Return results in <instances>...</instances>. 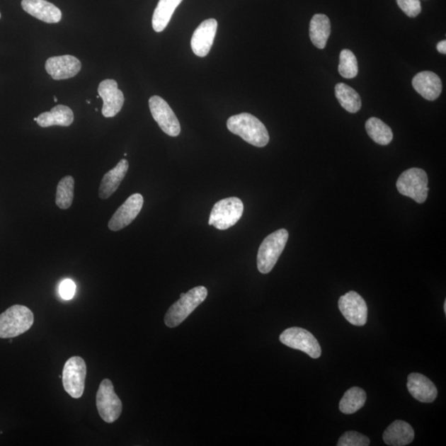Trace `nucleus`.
<instances>
[{
    "mask_svg": "<svg viewBox=\"0 0 446 446\" xmlns=\"http://www.w3.org/2000/svg\"><path fill=\"white\" fill-rule=\"evenodd\" d=\"M227 126L228 130L252 146L264 147L269 143V132L265 126L250 113H243L231 117Z\"/></svg>",
    "mask_w": 446,
    "mask_h": 446,
    "instance_id": "nucleus-1",
    "label": "nucleus"
},
{
    "mask_svg": "<svg viewBox=\"0 0 446 446\" xmlns=\"http://www.w3.org/2000/svg\"><path fill=\"white\" fill-rule=\"evenodd\" d=\"M34 315L28 307L13 305L0 314V338H13L31 328Z\"/></svg>",
    "mask_w": 446,
    "mask_h": 446,
    "instance_id": "nucleus-2",
    "label": "nucleus"
},
{
    "mask_svg": "<svg viewBox=\"0 0 446 446\" xmlns=\"http://www.w3.org/2000/svg\"><path fill=\"white\" fill-rule=\"evenodd\" d=\"M207 296L205 287L198 286L188 291L181 299L173 304L166 312L165 324L170 328L180 326Z\"/></svg>",
    "mask_w": 446,
    "mask_h": 446,
    "instance_id": "nucleus-3",
    "label": "nucleus"
},
{
    "mask_svg": "<svg viewBox=\"0 0 446 446\" xmlns=\"http://www.w3.org/2000/svg\"><path fill=\"white\" fill-rule=\"evenodd\" d=\"M287 240L289 232L280 229L271 233L262 241L257 255L258 270L262 274H268L273 270L284 251Z\"/></svg>",
    "mask_w": 446,
    "mask_h": 446,
    "instance_id": "nucleus-4",
    "label": "nucleus"
},
{
    "mask_svg": "<svg viewBox=\"0 0 446 446\" xmlns=\"http://www.w3.org/2000/svg\"><path fill=\"white\" fill-rule=\"evenodd\" d=\"M244 212L240 198H227L215 203L210 213L208 224L218 230H227L236 224Z\"/></svg>",
    "mask_w": 446,
    "mask_h": 446,
    "instance_id": "nucleus-5",
    "label": "nucleus"
},
{
    "mask_svg": "<svg viewBox=\"0 0 446 446\" xmlns=\"http://www.w3.org/2000/svg\"><path fill=\"white\" fill-rule=\"evenodd\" d=\"M401 195L413 198L423 203L428 196V176L425 171L419 168H411L401 173L396 183Z\"/></svg>",
    "mask_w": 446,
    "mask_h": 446,
    "instance_id": "nucleus-6",
    "label": "nucleus"
},
{
    "mask_svg": "<svg viewBox=\"0 0 446 446\" xmlns=\"http://www.w3.org/2000/svg\"><path fill=\"white\" fill-rule=\"evenodd\" d=\"M96 406L101 418L107 423H113L121 416L122 404L114 391L112 381L103 379L96 395Z\"/></svg>",
    "mask_w": 446,
    "mask_h": 446,
    "instance_id": "nucleus-7",
    "label": "nucleus"
},
{
    "mask_svg": "<svg viewBox=\"0 0 446 446\" xmlns=\"http://www.w3.org/2000/svg\"><path fill=\"white\" fill-rule=\"evenodd\" d=\"M87 374L86 361L81 357L73 356L64 364L62 383L64 390L73 399L81 398Z\"/></svg>",
    "mask_w": 446,
    "mask_h": 446,
    "instance_id": "nucleus-8",
    "label": "nucleus"
},
{
    "mask_svg": "<svg viewBox=\"0 0 446 446\" xmlns=\"http://www.w3.org/2000/svg\"><path fill=\"white\" fill-rule=\"evenodd\" d=\"M280 341L292 349L304 352L312 359H319L321 355V348L316 337L301 327H290L282 331Z\"/></svg>",
    "mask_w": 446,
    "mask_h": 446,
    "instance_id": "nucleus-9",
    "label": "nucleus"
},
{
    "mask_svg": "<svg viewBox=\"0 0 446 446\" xmlns=\"http://www.w3.org/2000/svg\"><path fill=\"white\" fill-rule=\"evenodd\" d=\"M149 107L153 118L164 132L171 137L180 135L181 131L180 122L166 101L160 96H152L149 99Z\"/></svg>",
    "mask_w": 446,
    "mask_h": 446,
    "instance_id": "nucleus-10",
    "label": "nucleus"
},
{
    "mask_svg": "<svg viewBox=\"0 0 446 446\" xmlns=\"http://www.w3.org/2000/svg\"><path fill=\"white\" fill-rule=\"evenodd\" d=\"M339 309L345 319L354 326H365L368 319V307L359 294L350 291L340 297Z\"/></svg>",
    "mask_w": 446,
    "mask_h": 446,
    "instance_id": "nucleus-11",
    "label": "nucleus"
},
{
    "mask_svg": "<svg viewBox=\"0 0 446 446\" xmlns=\"http://www.w3.org/2000/svg\"><path fill=\"white\" fill-rule=\"evenodd\" d=\"M143 197L140 193H135L127 198L118 207L108 222V228L113 231H118L130 225L140 213L143 207Z\"/></svg>",
    "mask_w": 446,
    "mask_h": 446,
    "instance_id": "nucleus-12",
    "label": "nucleus"
},
{
    "mask_svg": "<svg viewBox=\"0 0 446 446\" xmlns=\"http://www.w3.org/2000/svg\"><path fill=\"white\" fill-rule=\"evenodd\" d=\"M98 96L103 99L102 114L105 118H113L121 111L124 103L123 93L113 79H105L99 84Z\"/></svg>",
    "mask_w": 446,
    "mask_h": 446,
    "instance_id": "nucleus-13",
    "label": "nucleus"
},
{
    "mask_svg": "<svg viewBox=\"0 0 446 446\" xmlns=\"http://www.w3.org/2000/svg\"><path fill=\"white\" fill-rule=\"evenodd\" d=\"M217 29V22L215 18L205 20L196 28L191 39V47L196 56L205 57L210 52Z\"/></svg>",
    "mask_w": 446,
    "mask_h": 446,
    "instance_id": "nucleus-14",
    "label": "nucleus"
},
{
    "mask_svg": "<svg viewBox=\"0 0 446 446\" xmlns=\"http://www.w3.org/2000/svg\"><path fill=\"white\" fill-rule=\"evenodd\" d=\"M81 67L79 59L69 55L49 58L45 64L47 72L56 81L76 76Z\"/></svg>",
    "mask_w": 446,
    "mask_h": 446,
    "instance_id": "nucleus-15",
    "label": "nucleus"
},
{
    "mask_svg": "<svg viewBox=\"0 0 446 446\" xmlns=\"http://www.w3.org/2000/svg\"><path fill=\"white\" fill-rule=\"evenodd\" d=\"M21 4L25 12L44 23H57L62 18L61 10L47 0H23Z\"/></svg>",
    "mask_w": 446,
    "mask_h": 446,
    "instance_id": "nucleus-16",
    "label": "nucleus"
},
{
    "mask_svg": "<svg viewBox=\"0 0 446 446\" xmlns=\"http://www.w3.org/2000/svg\"><path fill=\"white\" fill-rule=\"evenodd\" d=\"M406 387L411 395L421 403H433L438 396V391L435 385L423 374H410Z\"/></svg>",
    "mask_w": 446,
    "mask_h": 446,
    "instance_id": "nucleus-17",
    "label": "nucleus"
},
{
    "mask_svg": "<svg viewBox=\"0 0 446 446\" xmlns=\"http://www.w3.org/2000/svg\"><path fill=\"white\" fill-rule=\"evenodd\" d=\"M413 86L416 92L429 101H434L442 91V82L434 72H423L413 79Z\"/></svg>",
    "mask_w": 446,
    "mask_h": 446,
    "instance_id": "nucleus-18",
    "label": "nucleus"
},
{
    "mask_svg": "<svg viewBox=\"0 0 446 446\" xmlns=\"http://www.w3.org/2000/svg\"><path fill=\"white\" fill-rule=\"evenodd\" d=\"M129 168V163L126 159H122L118 165L104 175L99 187L98 196L102 200H107L125 178Z\"/></svg>",
    "mask_w": 446,
    "mask_h": 446,
    "instance_id": "nucleus-19",
    "label": "nucleus"
},
{
    "mask_svg": "<svg viewBox=\"0 0 446 446\" xmlns=\"http://www.w3.org/2000/svg\"><path fill=\"white\" fill-rule=\"evenodd\" d=\"M415 433L411 425L406 421L396 420L389 425L383 435L386 445L404 446L413 442Z\"/></svg>",
    "mask_w": 446,
    "mask_h": 446,
    "instance_id": "nucleus-20",
    "label": "nucleus"
},
{
    "mask_svg": "<svg viewBox=\"0 0 446 446\" xmlns=\"http://www.w3.org/2000/svg\"><path fill=\"white\" fill-rule=\"evenodd\" d=\"M36 122L42 127H69L74 122V113L71 108L61 104V105L54 107L50 112L40 114Z\"/></svg>",
    "mask_w": 446,
    "mask_h": 446,
    "instance_id": "nucleus-21",
    "label": "nucleus"
},
{
    "mask_svg": "<svg viewBox=\"0 0 446 446\" xmlns=\"http://www.w3.org/2000/svg\"><path fill=\"white\" fill-rule=\"evenodd\" d=\"M310 39L314 46L324 49L331 35V22L325 14H315L312 17L309 27Z\"/></svg>",
    "mask_w": 446,
    "mask_h": 446,
    "instance_id": "nucleus-22",
    "label": "nucleus"
},
{
    "mask_svg": "<svg viewBox=\"0 0 446 446\" xmlns=\"http://www.w3.org/2000/svg\"><path fill=\"white\" fill-rule=\"evenodd\" d=\"M183 0H160L154 12L152 27L156 33H161L170 23L173 12Z\"/></svg>",
    "mask_w": 446,
    "mask_h": 446,
    "instance_id": "nucleus-23",
    "label": "nucleus"
},
{
    "mask_svg": "<svg viewBox=\"0 0 446 446\" xmlns=\"http://www.w3.org/2000/svg\"><path fill=\"white\" fill-rule=\"evenodd\" d=\"M335 93L337 101L346 111L351 113L360 111L362 105L361 98L353 88L344 83H339L335 87Z\"/></svg>",
    "mask_w": 446,
    "mask_h": 446,
    "instance_id": "nucleus-24",
    "label": "nucleus"
},
{
    "mask_svg": "<svg viewBox=\"0 0 446 446\" xmlns=\"http://www.w3.org/2000/svg\"><path fill=\"white\" fill-rule=\"evenodd\" d=\"M365 129L369 137L379 145H389L393 140L391 129L379 118H370L365 123Z\"/></svg>",
    "mask_w": 446,
    "mask_h": 446,
    "instance_id": "nucleus-25",
    "label": "nucleus"
},
{
    "mask_svg": "<svg viewBox=\"0 0 446 446\" xmlns=\"http://www.w3.org/2000/svg\"><path fill=\"white\" fill-rule=\"evenodd\" d=\"M366 401V393L359 387H354L345 391L341 399L339 408L344 414H353L363 408Z\"/></svg>",
    "mask_w": 446,
    "mask_h": 446,
    "instance_id": "nucleus-26",
    "label": "nucleus"
},
{
    "mask_svg": "<svg viewBox=\"0 0 446 446\" xmlns=\"http://www.w3.org/2000/svg\"><path fill=\"white\" fill-rule=\"evenodd\" d=\"M74 180L72 176H66L59 182L56 203L61 210H68L74 200Z\"/></svg>",
    "mask_w": 446,
    "mask_h": 446,
    "instance_id": "nucleus-27",
    "label": "nucleus"
},
{
    "mask_svg": "<svg viewBox=\"0 0 446 446\" xmlns=\"http://www.w3.org/2000/svg\"><path fill=\"white\" fill-rule=\"evenodd\" d=\"M338 71L342 77L353 79L358 74V62L350 50H342L340 54Z\"/></svg>",
    "mask_w": 446,
    "mask_h": 446,
    "instance_id": "nucleus-28",
    "label": "nucleus"
},
{
    "mask_svg": "<svg viewBox=\"0 0 446 446\" xmlns=\"http://www.w3.org/2000/svg\"><path fill=\"white\" fill-rule=\"evenodd\" d=\"M370 440L366 435L357 433V431H347L340 438L337 445L338 446H368Z\"/></svg>",
    "mask_w": 446,
    "mask_h": 446,
    "instance_id": "nucleus-29",
    "label": "nucleus"
},
{
    "mask_svg": "<svg viewBox=\"0 0 446 446\" xmlns=\"http://www.w3.org/2000/svg\"><path fill=\"white\" fill-rule=\"evenodd\" d=\"M396 1L406 16L415 18L421 12L420 0H396Z\"/></svg>",
    "mask_w": 446,
    "mask_h": 446,
    "instance_id": "nucleus-30",
    "label": "nucleus"
},
{
    "mask_svg": "<svg viewBox=\"0 0 446 446\" xmlns=\"http://www.w3.org/2000/svg\"><path fill=\"white\" fill-rule=\"evenodd\" d=\"M76 286L72 280H64L59 287V295L64 300L72 299L76 294Z\"/></svg>",
    "mask_w": 446,
    "mask_h": 446,
    "instance_id": "nucleus-31",
    "label": "nucleus"
},
{
    "mask_svg": "<svg viewBox=\"0 0 446 446\" xmlns=\"http://www.w3.org/2000/svg\"><path fill=\"white\" fill-rule=\"evenodd\" d=\"M436 48H438V52L441 54H446V41L445 40H443V41L440 42L438 44V46H436Z\"/></svg>",
    "mask_w": 446,
    "mask_h": 446,
    "instance_id": "nucleus-32",
    "label": "nucleus"
},
{
    "mask_svg": "<svg viewBox=\"0 0 446 446\" xmlns=\"http://www.w3.org/2000/svg\"><path fill=\"white\" fill-rule=\"evenodd\" d=\"M444 311H445V314H446V301H445L444 302Z\"/></svg>",
    "mask_w": 446,
    "mask_h": 446,
    "instance_id": "nucleus-33",
    "label": "nucleus"
},
{
    "mask_svg": "<svg viewBox=\"0 0 446 446\" xmlns=\"http://www.w3.org/2000/svg\"><path fill=\"white\" fill-rule=\"evenodd\" d=\"M54 101H55V102H57V101H58V99H57V97H54Z\"/></svg>",
    "mask_w": 446,
    "mask_h": 446,
    "instance_id": "nucleus-34",
    "label": "nucleus"
},
{
    "mask_svg": "<svg viewBox=\"0 0 446 446\" xmlns=\"http://www.w3.org/2000/svg\"><path fill=\"white\" fill-rule=\"evenodd\" d=\"M87 103H88V104L91 103V101H87Z\"/></svg>",
    "mask_w": 446,
    "mask_h": 446,
    "instance_id": "nucleus-35",
    "label": "nucleus"
},
{
    "mask_svg": "<svg viewBox=\"0 0 446 446\" xmlns=\"http://www.w3.org/2000/svg\"><path fill=\"white\" fill-rule=\"evenodd\" d=\"M0 18H1V13H0Z\"/></svg>",
    "mask_w": 446,
    "mask_h": 446,
    "instance_id": "nucleus-36",
    "label": "nucleus"
}]
</instances>
